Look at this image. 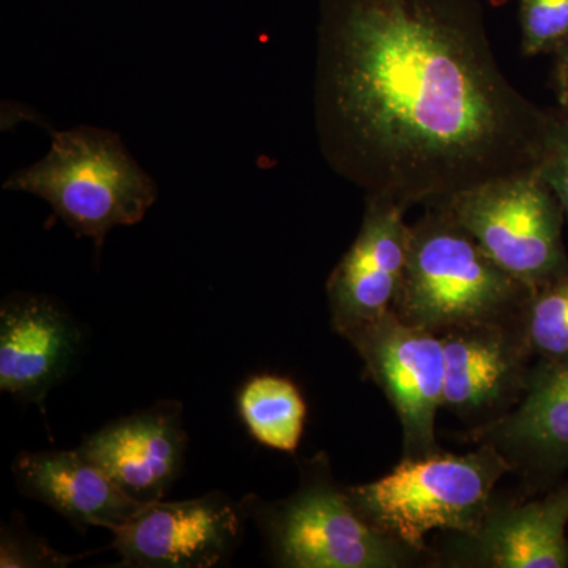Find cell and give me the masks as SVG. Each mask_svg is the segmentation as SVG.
Segmentation results:
<instances>
[{"label":"cell","mask_w":568,"mask_h":568,"mask_svg":"<svg viewBox=\"0 0 568 568\" xmlns=\"http://www.w3.org/2000/svg\"><path fill=\"white\" fill-rule=\"evenodd\" d=\"M315 115L332 170L407 211L537 168L549 111L500 70L478 0H321Z\"/></svg>","instance_id":"1"},{"label":"cell","mask_w":568,"mask_h":568,"mask_svg":"<svg viewBox=\"0 0 568 568\" xmlns=\"http://www.w3.org/2000/svg\"><path fill=\"white\" fill-rule=\"evenodd\" d=\"M405 275L394 304L399 320L444 334L450 328L518 320L530 290L443 207L410 226Z\"/></svg>","instance_id":"2"},{"label":"cell","mask_w":568,"mask_h":568,"mask_svg":"<svg viewBox=\"0 0 568 568\" xmlns=\"http://www.w3.org/2000/svg\"><path fill=\"white\" fill-rule=\"evenodd\" d=\"M514 470L491 444L465 455L405 457L387 476L347 487L346 495L366 523L418 555L433 530L462 537L480 529L497 481Z\"/></svg>","instance_id":"3"},{"label":"cell","mask_w":568,"mask_h":568,"mask_svg":"<svg viewBox=\"0 0 568 568\" xmlns=\"http://www.w3.org/2000/svg\"><path fill=\"white\" fill-rule=\"evenodd\" d=\"M3 186L47 201L74 234L91 237L99 250L112 227L140 223L156 200L155 182L121 138L92 126L55 133L48 155L10 175Z\"/></svg>","instance_id":"4"},{"label":"cell","mask_w":568,"mask_h":568,"mask_svg":"<svg viewBox=\"0 0 568 568\" xmlns=\"http://www.w3.org/2000/svg\"><path fill=\"white\" fill-rule=\"evenodd\" d=\"M276 562L290 568H399L418 552L373 528L331 476L324 455L312 459L294 495L275 504L248 500Z\"/></svg>","instance_id":"5"},{"label":"cell","mask_w":568,"mask_h":568,"mask_svg":"<svg viewBox=\"0 0 568 568\" xmlns=\"http://www.w3.org/2000/svg\"><path fill=\"white\" fill-rule=\"evenodd\" d=\"M440 207L528 290L567 274L566 213L537 168L480 183Z\"/></svg>","instance_id":"6"},{"label":"cell","mask_w":568,"mask_h":568,"mask_svg":"<svg viewBox=\"0 0 568 568\" xmlns=\"http://www.w3.org/2000/svg\"><path fill=\"white\" fill-rule=\"evenodd\" d=\"M383 388L403 429L405 457L439 450L436 417L443 409L446 357L443 336L410 325L394 312L345 336Z\"/></svg>","instance_id":"7"},{"label":"cell","mask_w":568,"mask_h":568,"mask_svg":"<svg viewBox=\"0 0 568 568\" xmlns=\"http://www.w3.org/2000/svg\"><path fill=\"white\" fill-rule=\"evenodd\" d=\"M242 508L222 493L182 503L148 504L125 525L110 530L123 567L211 568L233 555Z\"/></svg>","instance_id":"8"},{"label":"cell","mask_w":568,"mask_h":568,"mask_svg":"<svg viewBox=\"0 0 568 568\" xmlns=\"http://www.w3.org/2000/svg\"><path fill=\"white\" fill-rule=\"evenodd\" d=\"M405 213L394 201L365 197L361 231L327 280L336 334L346 336L394 310L413 233Z\"/></svg>","instance_id":"9"},{"label":"cell","mask_w":568,"mask_h":568,"mask_svg":"<svg viewBox=\"0 0 568 568\" xmlns=\"http://www.w3.org/2000/svg\"><path fill=\"white\" fill-rule=\"evenodd\" d=\"M440 336L446 357L443 409L459 417L499 418L515 396L521 399L532 355L518 320L463 325Z\"/></svg>","instance_id":"10"},{"label":"cell","mask_w":568,"mask_h":568,"mask_svg":"<svg viewBox=\"0 0 568 568\" xmlns=\"http://www.w3.org/2000/svg\"><path fill=\"white\" fill-rule=\"evenodd\" d=\"M186 440L181 403L162 402L104 425L78 450L126 495L152 504L162 500L181 476Z\"/></svg>","instance_id":"11"},{"label":"cell","mask_w":568,"mask_h":568,"mask_svg":"<svg viewBox=\"0 0 568 568\" xmlns=\"http://www.w3.org/2000/svg\"><path fill=\"white\" fill-rule=\"evenodd\" d=\"M81 339L77 323L50 298L10 297L0 312V388L43 405L69 373Z\"/></svg>","instance_id":"12"},{"label":"cell","mask_w":568,"mask_h":568,"mask_svg":"<svg viewBox=\"0 0 568 568\" xmlns=\"http://www.w3.org/2000/svg\"><path fill=\"white\" fill-rule=\"evenodd\" d=\"M22 495L40 500L74 528L112 530L148 504L138 503L80 450L26 452L13 463Z\"/></svg>","instance_id":"13"},{"label":"cell","mask_w":568,"mask_h":568,"mask_svg":"<svg viewBox=\"0 0 568 568\" xmlns=\"http://www.w3.org/2000/svg\"><path fill=\"white\" fill-rule=\"evenodd\" d=\"M477 440L545 476L568 470V362L537 364L515 410L481 426Z\"/></svg>","instance_id":"14"},{"label":"cell","mask_w":568,"mask_h":568,"mask_svg":"<svg viewBox=\"0 0 568 568\" xmlns=\"http://www.w3.org/2000/svg\"><path fill=\"white\" fill-rule=\"evenodd\" d=\"M568 484L523 506L489 507L474 536L465 537L470 566L568 567Z\"/></svg>","instance_id":"15"},{"label":"cell","mask_w":568,"mask_h":568,"mask_svg":"<svg viewBox=\"0 0 568 568\" xmlns=\"http://www.w3.org/2000/svg\"><path fill=\"white\" fill-rule=\"evenodd\" d=\"M239 413L250 435L268 448L294 454L304 433L301 390L282 376H254L239 394Z\"/></svg>","instance_id":"16"},{"label":"cell","mask_w":568,"mask_h":568,"mask_svg":"<svg viewBox=\"0 0 568 568\" xmlns=\"http://www.w3.org/2000/svg\"><path fill=\"white\" fill-rule=\"evenodd\" d=\"M518 324L538 364L568 362V272L530 291Z\"/></svg>","instance_id":"17"},{"label":"cell","mask_w":568,"mask_h":568,"mask_svg":"<svg viewBox=\"0 0 568 568\" xmlns=\"http://www.w3.org/2000/svg\"><path fill=\"white\" fill-rule=\"evenodd\" d=\"M521 52L555 54L568 41V0H518Z\"/></svg>","instance_id":"18"},{"label":"cell","mask_w":568,"mask_h":568,"mask_svg":"<svg viewBox=\"0 0 568 568\" xmlns=\"http://www.w3.org/2000/svg\"><path fill=\"white\" fill-rule=\"evenodd\" d=\"M88 555L69 556L55 551L40 537L26 532L21 526L11 525L2 529L0 541V567L2 568H63L88 558Z\"/></svg>","instance_id":"19"},{"label":"cell","mask_w":568,"mask_h":568,"mask_svg":"<svg viewBox=\"0 0 568 568\" xmlns=\"http://www.w3.org/2000/svg\"><path fill=\"white\" fill-rule=\"evenodd\" d=\"M537 173L558 196L568 220V114L549 111Z\"/></svg>","instance_id":"20"},{"label":"cell","mask_w":568,"mask_h":568,"mask_svg":"<svg viewBox=\"0 0 568 568\" xmlns=\"http://www.w3.org/2000/svg\"><path fill=\"white\" fill-rule=\"evenodd\" d=\"M551 85L559 111L568 114V41L552 54Z\"/></svg>","instance_id":"21"}]
</instances>
